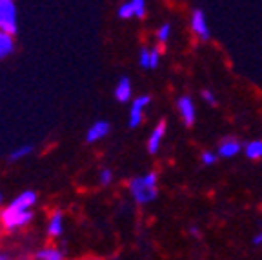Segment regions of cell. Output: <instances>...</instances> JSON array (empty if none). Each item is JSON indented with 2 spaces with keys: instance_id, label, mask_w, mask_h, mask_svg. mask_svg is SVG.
<instances>
[{
  "instance_id": "cell-1",
  "label": "cell",
  "mask_w": 262,
  "mask_h": 260,
  "mask_svg": "<svg viewBox=\"0 0 262 260\" xmlns=\"http://www.w3.org/2000/svg\"><path fill=\"white\" fill-rule=\"evenodd\" d=\"M129 191L139 204H147L157 199V173H147L144 177L129 180Z\"/></svg>"
},
{
  "instance_id": "cell-2",
  "label": "cell",
  "mask_w": 262,
  "mask_h": 260,
  "mask_svg": "<svg viewBox=\"0 0 262 260\" xmlns=\"http://www.w3.org/2000/svg\"><path fill=\"white\" fill-rule=\"evenodd\" d=\"M33 219L31 211H20V209H15V207L8 206L4 211L0 213V222L6 229L13 231V229H18L26 224H29Z\"/></svg>"
},
{
  "instance_id": "cell-3",
  "label": "cell",
  "mask_w": 262,
  "mask_h": 260,
  "mask_svg": "<svg viewBox=\"0 0 262 260\" xmlns=\"http://www.w3.org/2000/svg\"><path fill=\"white\" fill-rule=\"evenodd\" d=\"M16 29V4L13 0H0V31L13 37Z\"/></svg>"
},
{
  "instance_id": "cell-4",
  "label": "cell",
  "mask_w": 262,
  "mask_h": 260,
  "mask_svg": "<svg viewBox=\"0 0 262 260\" xmlns=\"http://www.w3.org/2000/svg\"><path fill=\"white\" fill-rule=\"evenodd\" d=\"M149 102H151V97H147V95L133 98V102H131V111H129V120H127L129 127L140 126V122H142V118H144V115H142L144 107H146Z\"/></svg>"
},
{
  "instance_id": "cell-5",
  "label": "cell",
  "mask_w": 262,
  "mask_h": 260,
  "mask_svg": "<svg viewBox=\"0 0 262 260\" xmlns=\"http://www.w3.org/2000/svg\"><path fill=\"white\" fill-rule=\"evenodd\" d=\"M191 28L202 40H209V28H208V22H206L204 11L195 9V11L191 13Z\"/></svg>"
},
{
  "instance_id": "cell-6",
  "label": "cell",
  "mask_w": 262,
  "mask_h": 260,
  "mask_svg": "<svg viewBox=\"0 0 262 260\" xmlns=\"http://www.w3.org/2000/svg\"><path fill=\"white\" fill-rule=\"evenodd\" d=\"M177 107H179L180 115H182V120L188 127H191L195 124V104L189 97H180L177 102Z\"/></svg>"
},
{
  "instance_id": "cell-7",
  "label": "cell",
  "mask_w": 262,
  "mask_h": 260,
  "mask_svg": "<svg viewBox=\"0 0 262 260\" xmlns=\"http://www.w3.org/2000/svg\"><path fill=\"white\" fill-rule=\"evenodd\" d=\"M110 129H111L110 122H106V120H97V122L91 124V127L88 129L86 142L93 144V142H98V140H102V138L110 133Z\"/></svg>"
},
{
  "instance_id": "cell-8",
  "label": "cell",
  "mask_w": 262,
  "mask_h": 260,
  "mask_svg": "<svg viewBox=\"0 0 262 260\" xmlns=\"http://www.w3.org/2000/svg\"><path fill=\"white\" fill-rule=\"evenodd\" d=\"M37 202V193L35 191H24L16 197L9 206L15 207V209H20V211H31V207Z\"/></svg>"
},
{
  "instance_id": "cell-9",
  "label": "cell",
  "mask_w": 262,
  "mask_h": 260,
  "mask_svg": "<svg viewBox=\"0 0 262 260\" xmlns=\"http://www.w3.org/2000/svg\"><path fill=\"white\" fill-rule=\"evenodd\" d=\"M164 135H166V122L162 120V122H159V126L153 129L151 137H149V140H147V151H149L151 155H155L157 151H159Z\"/></svg>"
},
{
  "instance_id": "cell-10",
  "label": "cell",
  "mask_w": 262,
  "mask_h": 260,
  "mask_svg": "<svg viewBox=\"0 0 262 260\" xmlns=\"http://www.w3.org/2000/svg\"><path fill=\"white\" fill-rule=\"evenodd\" d=\"M241 147L242 146L237 138H224L221 142V146H219V155L224 157V159H231V157H235L241 151Z\"/></svg>"
},
{
  "instance_id": "cell-11",
  "label": "cell",
  "mask_w": 262,
  "mask_h": 260,
  "mask_svg": "<svg viewBox=\"0 0 262 260\" xmlns=\"http://www.w3.org/2000/svg\"><path fill=\"white\" fill-rule=\"evenodd\" d=\"M131 80L127 77H122L119 84L115 85V98L119 102H129L131 100Z\"/></svg>"
},
{
  "instance_id": "cell-12",
  "label": "cell",
  "mask_w": 262,
  "mask_h": 260,
  "mask_svg": "<svg viewBox=\"0 0 262 260\" xmlns=\"http://www.w3.org/2000/svg\"><path fill=\"white\" fill-rule=\"evenodd\" d=\"M62 231H64V215H62L60 211H57L51 215V219H49L48 233H49V236L57 239V236L62 235Z\"/></svg>"
},
{
  "instance_id": "cell-13",
  "label": "cell",
  "mask_w": 262,
  "mask_h": 260,
  "mask_svg": "<svg viewBox=\"0 0 262 260\" xmlns=\"http://www.w3.org/2000/svg\"><path fill=\"white\" fill-rule=\"evenodd\" d=\"M13 49H15L13 37H11V35H8V33L0 31V60H2V58H6L8 55H11Z\"/></svg>"
},
{
  "instance_id": "cell-14",
  "label": "cell",
  "mask_w": 262,
  "mask_h": 260,
  "mask_svg": "<svg viewBox=\"0 0 262 260\" xmlns=\"http://www.w3.org/2000/svg\"><path fill=\"white\" fill-rule=\"evenodd\" d=\"M244 151L248 159H251V160L262 159V140H251V142H248Z\"/></svg>"
},
{
  "instance_id": "cell-15",
  "label": "cell",
  "mask_w": 262,
  "mask_h": 260,
  "mask_svg": "<svg viewBox=\"0 0 262 260\" xmlns=\"http://www.w3.org/2000/svg\"><path fill=\"white\" fill-rule=\"evenodd\" d=\"M37 260H62V251L57 248H44L37 253Z\"/></svg>"
},
{
  "instance_id": "cell-16",
  "label": "cell",
  "mask_w": 262,
  "mask_h": 260,
  "mask_svg": "<svg viewBox=\"0 0 262 260\" xmlns=\"http://www.w3.org/2000/svg\"><path fill=\"white\" fill-rule=\"evenodd\" d=\"M31 151H33L31 146H20V147H16V149H13L11 153H9V162H16V160L26 159L28 155H31Z\"/></svg>"
},
{
  "instance_id": "cell-17",
  "label": "cell",
  "mask_w": 262,
  "mask_h": 260,
  "mask_svg": "<svg viewBox=\"0 0 262 260\" xmlns=\"http://www.w3.org/2000/svg\"><path fill=\"white\" fill-rule=\"evenodd\" d=\"M117 15H119V18H122V20H127V18H131V16H135V11H133L131 2H126V4L120 6Z\"/></svg>"
},
{
  "instance_id": "cell-18",
  "label": "cell",
  "mask_w": 262,
  "mask_h": 260,
  "mask_svg": "<svg viewBox=\"0 0 262 260\" xmlns=\"http://www.w3.org/2000/svg\"><path fill=\"white\" fill-rule=\"evenodd\" d=\"M131 6H133L135 16L144 18V15H146V2H144V0H131Z\"/></svg>"
},
{
  "instance_id": "cell-19",
  "label": "cell",
  "mask_w": 262,
  "mask_h": 260,
  "mask_svg": "<svg viewBox=\"0 0 262 260\" xmlns=\"http://www.w3.org/2000/svg\"><path fill=\"white\" fill-rule=\"evenodd\" d=\"M149 60H151V49H146V48H142V49H140L139 64L142 66V68L149 69Z\"/></svg>"
},
{
  "instance_id": "cell-20",
  "label": "cell",
  "mask_w": 262,
  "mask_h": 260,
  "mask_svg": "<svg viewBox=\"0 0 262 260\" xmlns=\"http://www.w3.org/2000/svg\"><path fill=\"white\" fill-rule=\"evenodd\" d=\"M98 180H100V184H102V186H110L111 180H113V173H111V169L104 167V169L100 171V175H98Z\"/></svg>"
},
{
  "instance_id": "cell-21",
  "label": "cell",
  "mask_w": 262,
  "mask_h": 260,
  "mask_svg": "<svg viewBox=\"0 0 262 260\" xmlns=\"http://www.w3.org/2000/svg\"><path fill=\"white\" fill-rule=\"evenodd\" d=\"M169 33H171V26H169V24L160 26V29L157 31V38H159V42H166V40H168Z\"/></svg>"
},
{
  "instance_id": "cell-22",
  "label": "cell",
  "mask_w": 262,
  "mask_h": 260,
  "mask_svg": "<svg viewBox=\"0 0 262 260\" xmlns=\"http://www.w3.org/2000/svg\"><path fill=\"white\" fill-rule=\"evenodd\" d=\"M201 159H202V164H206V166H211V164L217 162V155L211 153V151H204Z\"/></svg>"
},
{
  "instance_id": "cell-23",
  "label": "cell",
  "mask_w": 262,
  "mask_h": 260,
  "mask_svg": "<svg viewBox=\"0 0 262 260\" xmlns=\"http://www.w3.org/2000/svg\"><path fill=\"white\" fill-rule=\"evenodd\" d=\"M159 49H151V60H149V69H155L159 66Z\"/></svg>"
},
{
  "instance_id": "cell-24",
  "label": "cell",
  "mask_w": 262,
  "mask_h": 260,
  "mask_svg": "<svg viewBox=\"0 0 262 260\" xmlns=\"http://www.w3.org/2000/svg\"><path fill=\"white\" fill-rule=\"evenodd\" d=\"M202 98H204V100L208 102V104H211V106H215V104H217V100H215L213 93H211V91H208V90L202 91Z\"/></svg>"
},
{
  "instance_id": "cell-25",
  "label": "cell",
  "mask_w": 262,
  "mask_h": 260,
  "mask_svg": "<svg viewBox=\"0 0 262 260\" xmlns=\"http://www.w3.org/2000/svg\"><path fill=\"white\" fill-rule=\"evenodd\" d=\"M253 244L255 246H260L262 244V233H258V235L255 236V239H253Z\"/></svg>"
},
{
  "instance_id": "cell-26",
  "label": "cell",
  "mask_w": 262,
  "mask_h": 260,
  "mask_svg": "<svg viewBox=\"0 0 262 260\" xmlns=\"http://www.w3.org/2000/svg\"><path fill=\"white\" fill-rule=\"evenodd\" d=\"M0 260H11V258H9V256L6 255V253H0Z\"/></svg>"
},
{
  "instance_id": "cell-27",
  "label": "cell",
  "mask_w": 262,
  "mask_h": 260,
  "mask_svg": "<svg viewBox=\"0 0 262 260\" xmlns=\"http://www.w3.org/2000/svg\"><path fill=\"white\" fill-rule=\"evenodd\" d=\"M0 204H2V195H0Z\"/></svg>"
}]
</instances>
